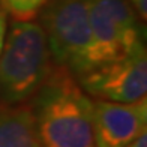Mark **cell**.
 I'll use <instances>...</instances> for the list:
<instances>
[{
    "mask_svg": "<svg viewBox=\"0 0 147 147\" xmlns=\"http://www.w3.org/2000/svg\"><path fill=\"white\" fill-rule=\"evenodd\" d=\"M32 104L42 147H96L93 134V101L78 80L53 65Z\"/></svg>",
    "mask_w": 147,
    "mask_h": 147,
    "instance_id": "obj_1",
    "label": "cell"
},
{
    "mask_svg": "<svg viewBox=\"0 0 147 147\" xmlns=\"http://www.w3.org/2000/svg\"><path fill=\"white\" fill-rule=\"evenodd\" d=\"M53 68L45 33L39 23L15 20L0 53V101L18 105L36 93Z\"/></svg>",
    "mask_w": 147,
    "mask_h": 147,
    "instance_id": "obj_2",
    "label": "cell"
},
{
    "mask_svg": "<svg viewBox=\"0 0 147 147\" xmlns=\"http://www.w3.org/2000/svg\"><path fill=\"white\" fill-rule=\"evenodd\" d=\"M53 65L75 78L90 71L92 30L86 0H48L39 11Z\"/></svg>",
    "mask_w": 147,
    "mask_h": 147,
    "instance_id": "obj_3",
    "label": "cell"
},
{
    "mask_svg": "<svg viewBox=\"0 0 147 147\" xmlns=\"http://www.w3.org/2000/svg\"><path fill=\"white\" fill-rule=\"evenodd\" d=\"M92 30L90 69L144 44V29L126 0H86Z\"/></svg>",
    "mask_w": 147,
    "mask_h": 147,
    "instance_id": "obj_4",
    "label": "cell"
},
{
    "mask_svg": "<svg viewBox=\"0 0 147 147\" xmlns=\"http://www.w3.org/2000/svg\"><path fill=\"white\" fill-rule=\"evenodd\" d=\"M81 89L90 98L111 102H135L147 95L146 45L123 57L99 65L81 75Z\"/></svg>",
    "mask_w": 147,
    "mask_h": 147,
    "instance_id": "obj_5",
    "label": "cell"
},
{
    "mask_svg": "<svg viewBox=\"0 0 147 147\" xmlns=\"http://www.w3.org/2000/svg\"><path fill=\"white\" fill-rule=\"evenodd\" d=\"M147 132V98L135 102L93 101L96 147H125Z\"/></svg>",
    "mask_w": 147,
    "mask_h": 147,
    "instance_id": "obj_6",
    "label": "cell"
},
{
    "mask_svg": "<svg viewBox=\"0 0 147 147\" xmlns=\"http://www.w3.org/2000/svg\"><path fill=\"white\" fill-rule=\"evenodd\" d=\"M0 147H42L30 107L18 104L0 108Z\"/></svg>",
    "mask_w": 147,
    "mask_h": 147,
    "instance_id": "obj_7",
    "label": "cell"
},
{
    "mask_svg": "<svg viewBox=\"0 0 147 147\" xmlns=\"http://www.w3.org/2000/svg\"><path fill=\"white\" fill-rule=\"evenodd\" d=\"M48 0H0V6L15 20H32Z\"/></svg>",
    "mask_w": 147,
    "mask_h": 147,
    "instance_id": "obj_8",
    "label": "cell"
},
{
    "mask_svg": "<svg viewBox=\"0 0 147 147\" xmlns=\"http://www.w3.org/2000/svg\"><path fill=\"white\" fill-rule=\"evenodd\" d=\"M131 6L132 9L137 12V15L140 20L146 21L147 18V0H126Z\"/></svg>",
    "mask_w": 147,
    "mask_h": 147,
    "instance_id": "obj_9",
    "label": "cell"
},
{
    "mask_svg": "<svg viewBox=\"0 0 147 147\" xmlns=\"http://www.w3.org/2000/svg\"><path fill=\"white\" fill-rule=\"evenodd\" d=\"M6 33H8V14H6V11L0 6V53H2L3 45H5Z\"/></svg>",
    "mask_w": 147,
    "mask_h": 147,
    "instance_id": "obj_10",
    "label": "cell"
},
{
    "mask_svg": "<svg viewBox=\"0 0 147 147\" xmlns=\"http://www.w3.org/2000/svg\"><path fill=\"white\" fill-rule=\"evenodd\" d=\"M125 147H147V132L143 134V135H140L137 140H134L132 143H129Z\"/></svg>",
    "mask_w": 147,
    "mask_h": 147,
    "instance_id": "obj_11",
    "label": "cell"
}]
</instances>
